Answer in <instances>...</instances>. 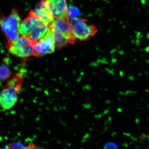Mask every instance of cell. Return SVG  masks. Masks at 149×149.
<instances>
[{
    "mask_svg": "<svg viewBox=\"0 0 149 149\" xmlns=\"http://www.w3.org/2000/svg\"><path fill=\"white\" fill-rule=\"evenodd\" d=\"M25 69L22 68L7 82L2 88L0 95V105L3 111L10 109L17 101L21 90Z\"/></svg>",
    "mask_w": 149,
    "mask_h": 149,
    "instance_id": "6da1fadb",
    "label": "cell"
},
{
    "mask_svg": "<svg viewBox=\"0 0 149 149\" xmlns=\"http://www.w3.org/2000/svg\"><path fill=\"white\" fill-rule=\"evenodd\" d=\"M21 19L18 11L14 8L8 16L5 17L1 14V26L9 45L15 41L19 36Z\"/></svg>",
    "mask_w": 149,
    "mask_h": 149,
    "instance_id": "7a4b0ae2",
    "label": "cell"
},
{
    "mask_svg": "<svg viewBox=\"0 0 149 149\" xmlns=\"http://www.w3.org/2000/svg\"><path fill=\"white\" fill-rule=\"evenodd\" d=\"M36 43L29 37L21 35L15 41L6 46L12 54L18 57L26 58L36 56L35 50Z\"/></svg>",
    "mask_w": 149,
    "mask_h": 149,
    "instance_id": "3957f363",
    "label": "cell"
},
{
    "mask_svg": "<svg viewBox=\"0 0 149 149\" xmlns=\"http://www.w3.org/2000/svg\"><path fill=\"white\" fill-rule=\"evenodd\" d=\"M71 23L72 33L77 40H88L97 32L96 27L89 24L85 19L76 17L72 19Z\"/></svg>",
    "mask_w": 149,
    "mask_h": 149,
    "instance_id": "277c9868",
    "label": "cell"
},
{
    "mask_svg": "<svg viewBox=\"0 0 149 149\" xmlns=\"http://www.w3.org/2000/svg\"><path fill=\"white\" fill-rule=\"evenodd\" d=\"M40 3L51 11L55 19H69L66 0H40Z\"/></svg>",
    "mask_w": 149,
    "mask_h": 149,
    "instance_id": "5b68a950",
    "label": "cell"
},
{
    "mask_svg": "<svg viewBox=\"0 0 149 149\" xmlns=\"http://www.w3.org/2000/svg\"><path fill=\"white\" fill-rule=\"evenodd\" d=\"M55 46L53 33L50 28L44 37L35 45L36 57L51 54L55 51Z\"/></svg>",
    "mask_w": 149,
    "mask_h": 149,
    "instance_id": "8992f818",
    "label": "cell"
},
{
    "mask_svg": "<svg viewBox=\"0 0 149 149\" xmlns=\"http://www.w3.org/2000/svg\"><path fill=\"white\" fill-rule=\"evenodd\" d=\"M50 26L60 31L70 39L72 44H74L77 39L74 36L72 32L71 23L68 18L55 19L50 24Z\"/></svg>",
    "mask_w": 149,
    "mask_h": 149,
    "instance_id": "52a82bcc",
    "label": "cell"
},
{
    "mask_svg": "<svg viewBox=\"0 0 149 149\" xmlns=\"http://www.w3.org/2000/svg\"><path fill=\"white\" fill-rule=\"evenodd\" d=\"M44 22H45L29 14L20 24V34L29 37L39 25Z\"/></svg>",
    "mask_w": 149,
    "mask_h": 149,
    "instance_id": "ba28073f",
    "label": "cell"
},
{
    "mask_svg": "<svg viewBox=\"0 0 149 149\" xmlns=\"http://www.w3.org/2000/svg\"><path fill=\"white\" fill-rule=\"evenodd\" d=\"M29 14L49 24L55 20L51 11L40 3L36 8L31 10Z\"/></svg>",
    "mask_w": 149,
    "mask_h": 149,
    "instance_id": "9c48e42d",
    "label": "cell"
},
{
    "mask_svg": "<svg viewBox=\"0 0 149 149\" xmlns=\"http://www.w3.org/2000/svg\"><path fill=\"white\" fill-rule=\"evenodd\" d=\"M50 28L53 33L55 47L57 49H60L68 44H72L70 39L60 31L51 27L50 26Z\"/></svg>",
    "mask_w": 149,
    "mask_h": 149,
    "instance_id": "30bf717a",
    "label": "cell"
},
{
    "mask_svg": "<svg viewBox=\"0 0 149 149\" xmlns=\"http://www.w3.org/2000/svg\"><path fill=\"white\" fill-rule=\"evenodd\" d=\"M8 60L7 58L4 59L3 63L1 66V81H4L10 77L11 73L10 69L8 66Z\"/></svg>",
    "mask_w": 149,
    "mask_h": 149,
    "instance_id": "8fae6325",
    "label": "cell"
},
{
    "mask_svg": "<svg viewBox=\"0 0 149 149\" xmlns=\"http://www.w3.org/2000/svg\"><path fill=\"white\" fill-rule=\"evenodd\" d=\"M8 149H35L40 148L33 144H30L28 146H25L20 142H14L10 143L7 146Z\"/></svg>",
    "mask_w": 149,
    "mask_h": 149,
    "instance_id": "7c38bea8",
    "label": "cell"
},
{
    "mask_svg": "<svg viewBox=\"0 0 149 149\" xmlns=\"http://www.w3.org/2000/svg\"><path fill=\"white\" fill-rule=\"evenodd\" d=\"M80 14L79 9L75 7H70L68 9V16L69 19H72Z\"/></svg>",
    "mask_w": 149,
    "mask_h": 149,
    "instance_id": "4fadbf2b",
    "label": "cell"
},
{
    "mask_svg": "<svg viewBox=\"0 0 149 149\" xmlns=\"http://www.w3.org/2000/svg\"><path fill=\"white\" fill-rule=\"evenodd\" d=\"M117 145L115 143L112 142H109L107 143L104 147V148H117Z\"/></svg>",
    "mask_w": 149,
    "mask_h": 149,
    "instance_id": "5bb4252c",
    "label": "cell"
},
{
    "mask_svg": "<svg viewBox=\"0 0 149 149\" xmlns=\"http://www.w3.org/2000/svg\"><path fill=\"white\" fill-rule=\"evenodd\" d=\"M145 51L147 52H149V46L145 48Z\"/></svg>",
    "mask_w": 149,
    "mask_h": 149,
    "instance_id": "9a60e30c",
    "label": "cell"
},
{
    "mask_svg": "<svg viewBox=\"0 0 149 149\" xmlns=\"http://www.w3.org/2000/svg\"><path fill=\"white\" fill-rule=\"evenodd\" d=\"M148 139H149V137Z\"/></svg>",
    "mask_w": 149,
    "mask_h": 149,
    "instance_id": "2e32d148",
    "label": "cell"
}]
</instances>
